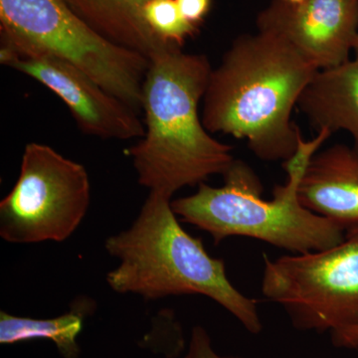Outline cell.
Returning a JSON list of instances; mask_svg holds the SVG:
<instances>
[{
  "mask_svg": "<svg viewBox=\"0 0 358 358\" xmlns=\"http://www.w3.org/2000/svg\"><path fill=\"white\" fill-rule=\"evenodd\" d=\"M171 200L164 193L150 192L131 227L106 240L105 249L119 260L107 275L110 288L145 300L205 296L229 312L250 334L262 333L257 301L230 282L223 260L212 258L201 240L183 229Z\"/></svg>",
  "mask_w": 358,
  "mask_h": 358,
  "instance_id": "4",
  "label": "cell"
},
{
  "mask_svg": "<svg viewBox=\"0 0 358 358\" xmlns=\"http://www.w3.org/2000/svg\"><path fill=\"white\" fill-rule=\"evenodd\" d=\"M186 20L197 26L204 20L211 7V0H176Z\"/></svg>",
  "mask_w": 358,
  "mask_h": 358,
  "instance_id": "16",
  "label": "cell"
},
{
  "mask_svg": "<svg viewBox=\"0 0 358 358\" xmlns=\"http://www.w3.org/2000/svg\"><path fill=\"white\" fill-rule=\"evenodd\" d=\"M353 53H355V60L358 61V32L357 38H355V45H353Z\"/></svg>",
  "mask_w": 358,
  "mask_h": 358,
  "instance_id": "18",
  "label": "cell"
},
{
  "mask_svg": "<svg viewBox=\"0 0 358 358\" xmlns=\"http://www.w3.org/2000/svg\"><path fill=\"white\" fill-rule=\"evenodd\" d=\"M211 65L203 54L171 43L150 58L143 89L145 136L127 150L138 183L173 197L186 186L223 176L235 159L232 147L205 129L199 114Z\"/></svg>",
  "mask_w": 358,
  "mask_h": 358,
  "instance_id": "2",
  "label": "cell"
},
{
  "mask_svg": "<svg viewBox=\"0 0 358 358\" xmlns=\"http://www.w3.org/2000/svg\"><path fill=\"white\" fill-rule=\"evenodd\" d=\"M185 358H241L238 357H224L214 350L210 336L201 326L192 329V338Z\"/></svg>",
  "mask_w": 358,
  "mask_h": 358,
  "instance_id": "15",
  "label": "cell"
},
{
  "mask_svg": "<svg viewBox=\"0 0 358 358\" xmlns=\"http://www.w3.org/2000/svg\"><path fill=\"white\" fill-rule=\"evenodd\" d=\"M319 71L273 30L238 37L211 71L202 100L205 129L246 141L259 159L287 162L301 136L292 114Z\"/></svg>",
  "mask_w": 358,
  "mask_h": 358,
  "instance_id": "1",
  "label": "cell"
},
{
  "mask_svg": "<svg viewBox=\"0 0 358 358\" xmlns=\"http://www.w3.org/2000/svg\"><path fill=\"white\" fill-rule=\"evenodd\" d=\"M281 1L286 2V3L294 4V6H296V4L303 3L305 0H281Z\"/></svg>",
  "mask_w": 358,
  "mask_h": 358,
  "instance_id": "19",
  "label": "cell"
},
{
  "mask_svg": "<svg viewBox=\"0 0 358 358\" xmlns=\"http://www.w3.org/2000/svg\"><path fill=\"white\" fill-rule=\"evenodd\" d=\"M1 42L61 59L141 114L150 59L103 38L64 0H0Z\"/></svg>",
  "mask_w": 358,
  "mask_h": 358,
  "instance_id": "5",
  "label": "cell"
},
{
  "mask_svg": "<svg viewBox=\"0 0 358 358\" xmlns=\"http://www.w3.org/2000/svg\"><path fill=\"white\" fill-rule=\"evenodd\" d=\"M301 204L345 228L358 224V150L334 145L317 152L299 185Z\"/></svg>",
  "mask_w": 358,
  "mask_h": 358,
  "instance_id": "10",
  "label": "cell"
},
{
  "mask_svg": "<svg viewBox=\"0 0 358 358\" xmlns=\"http://www.w3.org/2000/svg\"><path fill=\"white\" fill-rule=\"evenodd\" d=\"M93 310V303L87 298L73 303L69 313L52 319L16 317L0 313V343L16 345L33 339H48L54 343L64 358H78V338L83 331L85 317Z\"/></svg>",
  "mask_w": 358,
  "mask_h": 358,
  "instance_id": "13",
  "label": "cell"
},
{
  "mask_svg": "<svg viewBox=\"0 0 358 358\" xmlns=\"http://www.w3.org/2000/svg\"><path fill=\"white\" fill-rule=\"evenodd\" d=\"M263 257V296L284 308L294 329L331 333L358 324V224L331 248Z\"/></svg>",
  "mask_w": 358,
  "mask_h": 358,
  "instance_id": "6",
  "label": "cell"
},
{
  "mask_svg": "<svg viewBox=\"0 0 358 358\" xmlns=\"http://www.w3.org/2000/svg\"><path fill=\"white\" fill-rule=\"evenodd\" d=\"M331 136L327 129H320L310 141L301 136L296 154L282 164L286 183L275 186L272 199H263L262 182L254 169L235 159L223 174L221 187L201 183L194 194L171 200L173 210L185 222L208 233L215 244L243 236L294 254L336 246L345 238V226L308 210L299 197L308 162Z\"/></svg>",
  "mask_w": 358,
  "mask_h": 358,
  "instance_id": "3",
  "label": "cell"
},
{
  "mask_svg": "<svg viewBox=\"0 0 358 358\" xmlns=\"http://www.w3.org/2000/svg\"><path fill=\"white\" fill-rule=\"evenodd\" d=\"M90 202L83 164L44 143H27L20 176L0 202V236L13 244L65 241L83 221Z\"/></svg>",
  "mask_w": 358,
  "mask_h": 358,
  "instance_id": "7",
  "label": "cell"
},
{
  "mask_svg": "<svg viewBox=\"0 0 358 358\" xmlns=\"http://www.w3.org/2000/svg\"><path fill=\"white\" fill-rule=\"evenodd\" d=\"M296 107L317 131H348L358 150V61L320 70Z\"/></svg>",
  "mask_w": 358,
  "mask_h": 358,
  "instance_id": "11",
  "label": "cell"
},
{
  "mask_svg": "<svg viewBox=\"0 0 358 358\" xmlns=\"http://www.w3.org/2000/svg\"><path fill=\"white\" fill-rule=\"evenodd\" d=\"M331 343L338 348H358V324L331 331Z\"/></svg>",
  "mask_w": 358,
  "mask_h": 358,
  "instance_id": "17",
  "label": "cell"
},
{
  "mask_svg": "<svg viewBox=\"0 0 358 358\" xmlns=\"http://www.w3.org/2000/svg\"><path fill=\"white\" fill-rule=\"evenodd\" d=\"M75 13L103 38L148 59L169 42L148 27L143 9L150 0H64Z\"/></svg>",
  "mask_w": 358,
  "mask_h": 358,
  "instance_id": "12",
  "label": "cell"
},
{
  "mask_svg": "<svg viewBox=\"0 0 358 358\" xmlns=\"http://www.w3.org/2000/svg\"><path fill=\"white\" fill-rule=\"evenodd\" d=\"M0 62L33 78L57 95L84 134L119 141L145 136V124L140 114L74 65L3 42L0 47Z\"/></svg>",
  "mask_w": 358,
  "mask_h": 358,
  "instance_id": "8",
  "label": "cell"
},
{
  "mask_svg": "<svg viewBox=\"0 0 358 358\" xmlns=\"http://www.w3.org/2000/svg\"><path fill=\"white\" fill-rule=\"evenodd\" d=\"M259 29L282 35L319 70L350 60L358 32V0H275L260 14Z\"/></svg>",
  "mask_w": 358,
  "mask_h": 358,
  "instance_id": "9",
  "label": "cell"
},
{
  "mask_svg": "<svg viewBox=\"0 0 358 358\" xmlns=\"http://www.w3.org/2000/svg\"><path fill=\"white\" fill-rule=\"evenodd\" d=\"M143 17L159 39L179 46L197 31V26L188 22L180 13L176 0H150L143 9Z\"/></svg>",
  "mask_w": 358,
  "mask_h": 358,
  "instance_id": "14",
  "label": "cell"
}]
</instances>
